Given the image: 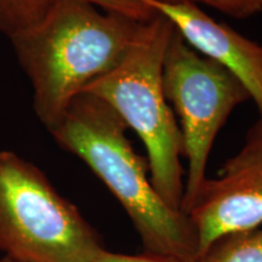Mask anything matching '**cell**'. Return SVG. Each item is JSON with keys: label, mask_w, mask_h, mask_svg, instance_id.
<instances>
[{"label": "cell", "mask_w": 262, "mask_h": 262, "mask_svg": "<svg viewBox=\"0 0 262 262\" xmlns=\"http://www.w3.org/2000/svg\"><path fill=\"white\" fill-rule=\"evenodd\" d=\"M145 22L85 0H61L38 24L10 38L48 131L88 84L122 62Z\"/></svg>", "instance_id": "cell-1"}, {"label": "cell", "mask_w": 262, "mask_h": 262, "mask_svg": "<svg viewBox=\"0 0 262 262\" xmlns=\"http://www.w3.org/2000/svg\"><path fill=\"white\" fill-rule=\"evenodd\" d=\"M127 126L106 102L80 93L49 131L102 181L136 228L146 253L198 258V239L188 215L163 201L148 176V162L126 137Z\"/></svg>", "instance_id": "cell-2"}, {"label": "cell", "mask_w": 262, "mask_h": 262, "mask_svg": "<svg viewBox=\"0 0 262 262\" xmlns=\"http://www.w3.org/2000/svg\"><path fill=\"white\" fill-rule=\"evenodd\" d=\"M173 29L165 16L156 12L122 62L81 93L106 102L140 136L153 187L166 204L182 211V135L163 89V62Z\"/></svg>", "instance_id": "cell-3"}, {"label": "cell", "mask_w": 262, "mask_h": 262, "mask_svg": "<svg viewBox=\"0 0 262 262\" xmlns=\"http://www.w3.org/2000/svg\"><path fill=\"white\" fill-rule=\"evenodd\" d=\"M0 249L21 262H94L100 235L32 163L0 152Z\"/></svg>", "instance_id": "cell-4"}, {"label": "cell", "mask_w": 262, "mask_h": 262, "mask_svg": "<svg viewBox=\"0 0 262 262\" xmlns=\"http://www.w3.org/2000/svg\"><path fill=\"white\" fill-rule=\"evenodd\" d=\"M163 89L180 119L187 176L181 210L191 206L206 179V165L219 131L235 107L250 98L225 67L201 56L173 29L163 62Z\"/></svg>", "instance_id": "cell-5"}, {"label": "cell", "mask_w": 262, "mask_h": 262, "mask_svg": "<svg viewBox=\"0 0 262 262\" xmlns=\"http://www.w3.org/2000/svg\"><path fill=\"white\" fill-rule=\"evenodd\" d=\"M186 215L194 227L201 257L225 235L262 225V131L257 124L219 178L205 179Z\"/></svg>", "instance_id": "cell-6"}, {"label": "cell", "mask_w": 262, "mask_h": 262, "mask_svg": "<svg viewBox=\"0 0 262 262\" xmlns=\"http://www.w3.org/2000/svg\"><path fill=\"white\" fill-rule=\"evenodd\" d=\"M139 2L165 16L187 44L231 72L254 100L262 123V44L212 19L193 3Z\"/></svg>", "instance_id": "cell-7"}, {"label": "cell", "mask_w": 262, "mask_h": 262, "mask_svg": "<svg viewBox=\"0 0 262 262\" xmlns=\"http://www.w3.org/2000/svg\"><path fill=\"white\" fill-rule=\"evenodd\" d=\"M61 0H0V33L12 38L24 32L48 14ZM104 11L127 15L140 21H148L156 11L139 0H85Z\"/></svg>", "instance_id": "cell-8"}, {"label": "cell", "mask_w": 262, "mask_h": 262, "mask_svg": "<svg viewBox=\"0 0 262 262\" xmlns=\"http://www.w3.org/2000/svg\"><path fill=\"white\" fill-rule=\"evenodd\" d=\"M202 258L204 262H262V228L225 235Z\"/></svg>", "instance_id": "cell-9"}, {"label": "cell", "mask_w": 262, "mask_h": 262, "mask_svg": "<svg viewBox=\"0 0 262 262\" xmlns=\"http://www.w3.org/2000/svg\"><path fill=\"white\" fill-rule=\"evenodd\" d=\"M94 262H204L202 257L198 258H181L166 256V255L143 253L140 255H125L117 254L112 251L104 250L101 251L95 258Z\"/></svg>", "instance_id": "cell-10"}, {"label": "cell", "mask_w": 262, "mask_h": 262, "mask_svg": "<svg viewBox=\"0 0 262 262\" xmlns=\"http://www.w3.org/2000/svg\"><path fill=\"white\" fill-rule=\"evenodd\" d=\"M158 2L163 3H203L211 8H214L219 11L227 14L232 17L237 18H244V0H158Z\"/></svg>", "instance_id": "cell-11"}, {"label": "cell", "mask_w": 262, "mask_h": 262, "mask_svg": "<svg viewBox=\"0 0 262 262\" xmlns=\"http://www.w3.org/2000/svg\"><path fill=\"white\" fill-rule=\"evenodd\" d=\"M262 10V0H244V16L249 17Z\"/></svg>", "instance_id": "cell-12"}, {"label": "cell", "mask_w": 262, "mask_h": 262, "mask_svg": "<svg viewBox=\"0 0 262 262\" xmlns=\"http://www.w3.org/2000/svg\"><path fill=\"white\" fill-rule=\"evenodd\" d=\"M0 262H21V261H17V260H15V258H11V257H9V256H3L2 258H0Z\"/></svg>", "instance_id": "cell-13"}, {"label": "cell", "mask_w": 262, "mask_h": 262, "mask_svg": "<svg viewBox=\"0 0 262 262\" xmlns=\"http://www.w3.org/2000/svg\"><path fill=\"white\" fill-rule=\"evenodd\" d=\"M256 124H257V125H258V127H260V129H261V131H262V123L260 122V120H258V122H257Z\"/></svg>", "instance_id": "cell-14"}]
</instances>
